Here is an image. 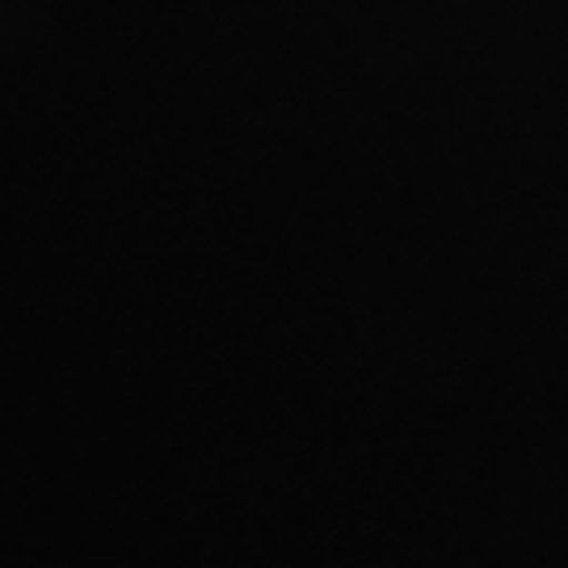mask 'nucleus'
<instances>
[]
</instances>
